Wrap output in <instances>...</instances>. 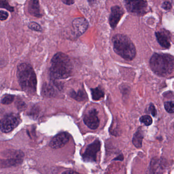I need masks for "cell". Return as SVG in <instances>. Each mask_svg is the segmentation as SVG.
Returning a JSON list of instances; mask_svg holds the SVG:
<instances>
[{
    "label": "cell",
    "mask_w": 174,
    "mask_h": 174,
    "mask_svg": "<svg viewBox=\"0 0 174 174\" xmlns=\"http://www.w3.org/2000/svg\"><path fill=\"white\" fill-rule=\"evenodd\" d=\"M73 66L69 57L63 53H57L51 60L50 74L53 79H62L71 76Z\"/></svg>",
    "instance_id": "cell-1"
},
{
    "label": "cell",
    "mask_w": 174,
    "mask_h": 174,
    "mask_svg": "<svg viewBox=\"0 0 174 174\" xmlns=\"http://www.w3.org/2000/svg\"><path fill=\"white\" fill-rule=\"evenodd\" d=\"M17 77L21 87L29 94H34L36 90L37 79L30 64L24 63L17 67Z\"/></svg>",
    "instance_id": "cell-2"
},
{
    "label": "cell",
    "mask_w": 174,
    "mask_h": 174,
    "mask_svg": "<svg viewBox=\"0 0 174 174\" xmlns=\"http://www.w3.org/2000/svg\"><path fill=\"white\" fill-rule=\"evenodd\" d=\"M150 66L156 74L166 77L174 71V57L169 54L155 53L151 58Z\"/></svg>",
    "instance_id": "cell-3"
},
{
    "label": "cell",
    "mask_w": 174,
    "mask_h": 174,
    "mask_svg": "<svg viewBox=\"0 0 174 174\" xmlns=\"http://www.w3.org/2000/svg\"><path fill=\"white\" fill-rule=\"evenodd\" d=\"M113 49L117 54L126 60H132L136 54V48L132 41L123 34H116L112 38Z\"/></svg>",
    "instance_id": "cell-4"
},
{
    "label": "cell",
    "mask_w": 174,
    "mask_h": 174,
    "mask_svg": "<svg viewBox=\"0 0 174 174\" xmlns=\"http://www.w3.org/2000/svg\"><path fill=\"white\" fill-rule=\"evenodd\" d=\"M18 115L11 114L6 115L0 121V129L4 133H8L14 130L20 123Z\"/></svg>",
    "instance_id": "cell-5"
},
{
    "label": "cell",
    "mask_w": 174,
    "mask_h": 174,
    "mask_svg": "<svg viewBox=\"0 0 174 174\" xmlns=\"http://www.w3.org/2000/svg\"><path fill=\"white\" fill-rule=\"evenodd\" d=\"M125 5L129 12L137 15L145 14L147 8V2L145 1H126Z\"/></svg>",
    "instance_id": "cell-6"
},
{
    "label": "cell",
    "mask_w": 174,
    "mask_h": 174,
    "mask_svg": "<svg viewBox=\"0 0 174 174\" xmlns=\"http://www.w3.org/2000/svg\"><path fill=\"white\" fill-rule=\"evenodd\" d=\"M100 147L101 144L98 139L90 144L83 154V160L86 162H95L96 161V154L100 151Z\"/></svg>",
    "instance_id": "cell-7"
},
{
    "label": "cell",
    "mask_w": 174,
    "mask_h": 174,
    "mask_svg": "<svg viewBox=\"0 0 174 174\" xmlns=\"http://www.w3.org/2000/svg\"><path fill=\"white\" fill-rule=\"evenodd\" d=\"M83 121L85 124L91 129H96L100 125L98 111L95 109H91L86 113L83 118Z\"/></svg>",
    "instance_id": "cell-8"
},
{
    "label": "cell",
    "mask_w": 174,
    "mask_h": 174,
    "mask_svg": "<svg viewBox=\"0 0 174 174\" xmlns=\"http://www.w3.org/2000/svg\"><path fill=\"white\" fill-rule=\"evenodd\" d=\"M69 140V135L66 132H63L55 136L50 143V146L53 149H59L64 147Z\"/></svg>",
    "instance_id": "cell-9"
},
{
    "label": "cell",
    "mask_w": 174,
    "mask_h": 174,
    "mask_svg": "<svg viewBox=\"0 0 174 174\" xmlns=\"http://www.w3.org/2000/svg\"><path fill=\"white\" fill-rule=\"evenodd\" d=\"M124 14V11L119 6H114L111 9V14L109 17V24L112 29H114Z\"/></svg>",
    "instance_id": "cell-10"
},
{
    "label": "cell",
    "mask_w": 174,
    "mask_h": 174,
    "mask_svg": "<svg viewBox=\"0 0 174 174\" xmlns=\"http://www.w3.org/2000/svg\"><path fill=\"white\" fill-rule=\"evenodd\" d=\"M72 25L75 33L77 36L82 35L88 29V22L86 19L83 17H79L75 19L73 21Z\"/></svg>",
    "instance_id": "cell-11"
},
{
    "label": "cell",
    "mask_w": 174,
    "mask_h": 174,
    "mask_svg": "<svg viewBox=\"0 0 174 174\" xmlns=\"http://www.w3.org/2000/svg\"><path fill=\"white\" fill-rule=\"evenodd\" d=\"M155 35L158 42L162 47L169 49L171 47V36L169 32L163 29L156 32Z\"/></svg>",
    "instance_id": "cell-12"
},
{
    "label": "cell",
    "mask_w": 174,
    "mask_h": 174,
    "mask_svg": "<svg viewBox=\"0 0 174 174\" xmlns=\"http://www.w3.org/2000/svg\"><path fill=\"white\" fill-rule=\"evenodd\" d=\"M29 12L31 15L36 17H40L41 14L40 13L39 2L38 1H31L29 3L28 7Z\"/></svg>",
    "instance_id": "cell-13"
},
{
    "label": "cell",
    "mask_w": 174,
    "mask_h": 174,
    "mask_svg": "<svg viewBox=\"0 0 174 174\" xmlns=\"http://www.w3.org/2000/svg\"><path fill=\"white\" fill-rule=\"evenodd\" d=\"M144 138V132L142 129L139 128L137 132L134 135L132 142L137 148H140L142 146V139Z\"/></svg>",
    "instance_id": "cell-14"
},
{
    "label": "cell",
    "mask_w": 174,
    "mask_h": 174,
    "mask_svg": "<svg viewBox=\"0 0 174 174\" xmlns=\"http://www.w3.org/2000/svg\"><path fill=\"white\" fill-rule=\"evenodd\" d=\"M91 92L93 99L95 101H98L101 99L103 98L105 95L104 92L100 87L91 88Z\"/></svg>",
    "instance_id": "cell-15"
},
{
    "label": "cell",
    "mask_w": 174,
    "mask_h": 174,
    "mask_svg": "<svg viewBox=\"0 0 174 174\" xmlns=\"http://www.w3.org/2000/svg\"><path fill=\"white\" fill-rule=\"evenodd\" d=\"M72 98L78 101H83L85 99L87 98V95L84 91L82 90H79L78 92L76 93L75 91H72L70 93Z\"/></svg>",
    "instance_id": "cell-16"
},
{
    "label": "cell",
    "mask_w": 174,
    "mask_h": 174,
    "mask_svg": "<svg viewBox=\"0 0 174 174\" xmlns=\"http://www.w3.org/2000/svg\"><path fill=\"white\" fill-rule=\"evenodd\" d=\"M42 93L44 96H51L55 93L54 88L52 85L46 83L42 87Z\"/></svg>",
    "instance_id": "cell-17"
},
{
    "label": "cell",
    "mask_w": 174,
    "mask_h": 174,
    "mask_svg": "<svg viewBox=\"0 0 174 174\" xmlns=\"http://www.w3.org/2000/svg\"><path fill=\"white\" fill-rule=\"evenodd\" d=\"M14 96L11 95H6L4 96L1 99V102L4 105H8L14 101Z\"/></svg>",
    "instance_id": "cell-18"
},
{
    "label": "cell",
    "mask_w": 174,
    "mask_h": 174,
    "mask_svg": "<svg viewBox=\"0 0 174 174\" xmlns=\"http://www.w3.org/2000/svg\"><path fill=\"white\" fill-rule=\"evenodd\" d=\"M140 121L141 123L144 124L145 126H150L151 125L153 122L152 118L149 115H144L140 118Z\"/></svg>",
    "instance_id": "cell-19"
},
{
    "label": "cell",
    "mask_w": 174,
    "mask_h": 174,
    "mask_svg": "<svg viewBox=\"0 0 174 174\" xmlns=\"http://www.w3.org/2000/svg\"><path fill=\"white\" fill-rule=\"evenodd\" d=\"M164 108L166 111L169 113H174V102L172 101L166 102L164 104Z\"/></svg>",
    "instance_id": "cell-20"
},
{
    "label": "cell",
    "mask_w": 174,
    "mask_h": 174,
    "mask_svg": "<svg viewBox=\"0 0 174 174\" xmlns=\"http://www.w3.org/2000/svg\"><path fill=\"white\" fill-rule=\"evenodd\" d=\"M29 28L32 30L41 32L42 31V28L39 24L36 23L32 22L30 23L29 25Z\"/></svg>",
    "instance_id": "cell-21"
},
{
    "label": "cell",
    "mask_w": 174,
    "mask_h": 174,
    "mask_svg": "<svg viewBox=\"0 0 174 174\" xmlns=\"http://www.w3.org/2000/svg\"><path fill=\"white\" fill-rule=\"evenodd\" d=\"M0 8L6 9L11 12L14 11V8L10 6L8 3L6 1H0Z\"/></svg>",
    "instance_id": "cell-22"
},
{
    "label": "cell",
    "mask_w": 174,
    "mask_h": 174,
    "mask_svg": "<svg viewBox=\"0 0 174 174\" xmlns=\"http://www.w3.org/2000/svg\"><path fill=\"white\" fill-rule=\"evenodd\" d=\"M149 110L153 116L155 117L156 114H157V111H156V109L154 105L152 103H151L150 105H149Z\"/></svg>",
    "instance_id": "cell-23"
},
{
    "label": "cell",
    "mask_w": 174,
    "mask_h": 174,
    "mask_svg": "<svg viewBox=\"0 0 174 174\" xmlns=\"http://www.w3.org/2000/svg\"><path fill=\"white\" fill-rule=\"evenodd\" d=\"M8 12L5 11L1 10L0 11V20H7L8 17Z\"/></svg>",
    "instance_id": "cell-24"
},
{
    "label": "cell",
    "mask_w": 174,
    "mask_h": 174,
    "mask_svg": "<svg viewBox=\"0 0 174 174\" xmlns=\"http://www.w3.org/2000/svg\"><path fill=\"white\" fill-rule=\"evenodd\" d=\"M162 7L165 10H169L172 8V4L168 1L164 2L162 4Z\"/></svg>",
    "instance_id": "cell-25"
},
{
    "label": "cell",
    "mask_w": 174,
    "mask_h": 174,
    "mask_svg": "<svg viewBox=\"0 0 174 174\" xmlns=\"http://www.w3.org/2000/svg\"><path fill=\"white\" fill-rule=\"evenodd\" d=\"M63 3L66 4V5H72L75 3V1H72V0H65L63 1Z\"/></svg>",
    "instance_id": "cell-26"
},
{
    "label": "cell",
    "mask_w": 174,
    "mask_h": 174,
    "mask_svg": "<svg viewBox=\"0 0 174 174\" xmlns=\"http://www.w3.org/2000/svg\"><path fill=\"white\" fill-rule=\"evenodd\" d=\"M62 174H79L78 172H75V171H71V170H69V171H66L64 172H63Z\"/></svg>",
    "instance_id": "cell-27"
}]
</instances>
